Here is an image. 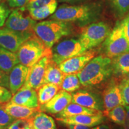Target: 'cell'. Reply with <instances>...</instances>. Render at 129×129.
Listing matches in <instances>:
<instances>
[{
    "label": "cell",
    "mask_w": 129,
    "mask_h": 129,
    "mask_svg": "<svg viewBox=\"0 0 129 129\" xmlns=\"http://www.w3.org/2000/svg\"><path fill=\"white\" fill-rule=\"evenodd\" d=\"M0 85L9 88V75L1 69H0Z\"/></svg>",
    "instance_id": "d590c367"
},
{
    "label": "cell",
    "mask_w": 129,
    "mask_h": 129,
    "mask_svg": "<svg viewBox=\"0 0 129 129\" xmlns=\"http://www.w3.org/2000/svg\"><path fill=\"white\" fill-rule=\"evenodd\" d=\"M105 55L113 59L129 51V41L125 35L122 21L118 22L104 43Z\"/></svg>",
    "instance_id": "5b68a950"
},
{
    "label": "cell",
    "mask_w": 129,
    "mask_h": 129,
    "mask_svg": "<svg viewBox=\"0 0 129 129\" xmlns=\"http://www.w3.org/2000/svg\"><path fill=\"white\" fill-rule=\"evenodd\" d=\"M72 102L88 108L104 111L103 99L98 94L86 90H79L72 93Z\"/></svg>",
    "instance_id": "7c38bea8"
},
{
    "label": "cell",
    "mask_w": 129,
    "mask_h": 129,
    "mask_svg": "<svg viewBox=\"0 0 129 129\" xmlns=\"http://www.w3.org/2000/svg\"><path fill=\"white\" fill-rule=\"evenodd\" d=\"M101 112H102L101 111L96 110V109L84 107V106H81L78 104L71 102L63 110H62L60 112H59V114L56 115V118H67L75 115H82V114L96 115V114H98Z\"/></svg>",
    "instance_id": "d6986e66"
},
{
    "label": "cell",
    "mask_w": 129,
    "mask_h": 129,
    "mask_svg": "<svg viewBox=\"0 0 129 129\" xmlns=\"http://www.w3.org/2000/svg\"><path fill=\"white\" fill-rule=\"evenodd\" d=\"M68 129H91V127L80 124H65Z\"/></svg>",
    "instance_id": "f35d334b"
},
{
    "label": "cell",
    "mask_w": 129,
    "mask_h": 129,
    "mask_svg": "<svg viewBox=\"0 0 129 129\" xmlns=\"http://www.w3.org/2000/svg\"><path fill=\"white\" fill-rule=\"evenodd\" d=\"M121 88L122 96L125 105H129V85L128 84H120Z\"/></svg>",
    "instance_id": "e575fe53"
},
{
    "label": "cell",
    "mask_w": 129,
    "mask_h": 129,
    "mask_svg": "<svg viewBox=\"0 0 129 129\" xmlns=\"http://www.w3.org/2000/svg\"><path fill=\"white\" fill-rule=\"evenodd\" d=\"M29 69L22 64H17L9 73V89L13 95L25 84Z\"/></svg>",
    "instance_id": "e0dca14e"
},
{
    "label": "cell",
    "mask_w": 129,
    "mask_h": 129,
    "mask_svg": "<svg viewBox=\"0 0 129 129\" xmlns=\"http://www.w3.org/2000/svg\"><path fill=\"white\" fill-rule=\"evenodd\" d=\"M56 120L64 124H80L93 127L102 123L105 120L103 112L96 115L82 114L67 118H60Z\"/></svg>",
    "instance_id": "2e32d148"
},
{
    "label": "cell",
    "mask_w": 129,
    "mask_h": 129,
    "mask_svg": "<svg viewBox=\"0 0 129 129\" xmlns=\"http://www.w3.org/2000/svg\"><path fill=\"white\" fill-rule=\"evenodd\" d=\"M4 109L9 115L15 119L32 118L38 112H40L38 108H29L9 101L4 104Z\"/></svg>",
    "instance_id": "ac0fdd59"
},
{
    "label": "cell",
    "mask_w": 129,
    "mask_h": 129,
    "mask_svg": "<svg viewBox=\"0 0 129 129\" xmlns=\"http://www.w3.org/2000/svg\"><path fill=\"white\" fill-rule=\"evenodd\" d=\"M81 83L77 74H65L63 78L60 88L69 93H74L81 87Z\"/></svg>",
    "instance_id": "4316f807"
},
{
    "label": "cell",
    "mask_w": 129,
    "mask_h": 129,
    "mask_svg": "<svg viewBox=\"0 0 129 129\" xmlns=\"http://www.w3.org/2000/svg\"><path fill=\"white\" fill-rule=\"evenodd\" d=\"M102 10V5L100 3L72 6L63 4L56 9L49 19L85 26L96 22Z\"/></svg>",
    "instance_id": "6da1fadb"
},
{
    "label": "cell",
    "mask_w": 129,
    "mask_h": 129,
    "mask_svg": "<svg viewBox=\"0 0 129 129\" xmlns=\"http://www.w3.org/2000/svg\"><path fill=\"white\" fill-rule=\"evenodd\" d=\"M19 63L29 68L46 56H52V51L34 34L21 45L17 51Z\"/></svg>",
    "instance_id": "277c9868"
},
{
    "label": "cell",
    "mask_w": 129,
    "mask_h": 129,
    "mask_svg": "<svg viewBox=\"0 0 129 129\" xmlns=\"http://www.w3.org/2000/svg\"><path fill=\"white\" fill-rule=\"evenodd\" d=\"M125 108L126 111V116L122 127L124 129H129V105H125Z\"/></svg>",
    "instance_id": "74e56055"
},
{
    "label": "cell",
    "mask_w": 129,
    "mask_h": 129,
    "mask_svg": "<svg viewBox=\"0 0 129 129\" xmlns=\"http://www.w3.org/2000/svg\"><path fill=\"white\" fill-rule=\"evenodd\" d=\"M6 129H33L32 118L15 120Z\"/></svg>",
    "instance_id": "f546056e"
},
{
    "label": "cell",
    "mask_w": 129,
    "mask_h": 129,
    "mask_svg": "<svg viewBox=\"0 0 129 129\" xmlns=\"http://www.w3.org/2000/svg\"><path fill=\"white\" fill-rule=\"evenodd\" d=\"M122 26H123L124 30L125 35H126L127 40L129 41V13L127 14L123 20H122Z\"/></svg>",
    "instance_id": "8d00e7d4"
},
{
    "label": "cell",
    "mask_w": 129,
    "mask_h": 129,
    "mask_svg": "<svg viewBox=\"0 0 129 129\" xmlns=\"http://www.w3.org/2000/svg\"><path fill=\"white\" fill-rule=\"evenodd\" d=\"M34 32H17L0 28V47L16 53L21 45L34 34Z\"/></svg>",
    "instance_id": "9c48e42d"
},
{
    "label": "cell",
    "mask_w": 129,
    "mask_h": 129,
    "mask_svg": "<svg viewBox=\"0 0 129 129\" xmlns=\"http://www.w3.org/2000/svg\"><path fill=\"white\" fill-rule=\"evenodd\" d=\"M113 72L121 75L129 72V51L120 54L112 59Z\"/></svg>",
    "instance_id": "d4e9b609"
},
{
    "label": "cell",
    "mask_w": 129,
    "mask_h": 129,
    "mask_svg": "<svg viewBox=\"0 0 129 129\" xmlns=\"http://www.w3.org/2000/svg\"><path fill=\"white\" fill-rule=\"evenodd\" d=\"M4 104H0V128L3 129L7 128L16 120L6 112L4 109Z\"/></svg>",
    "instance_id": "f1b7e54d"
},
{
    "label": "cell",
    "mask_w": 129,
    "mask_h": 129,
    "mask_svg": "<svg viewBox=\"0 0 129 129\" xmlns=\"http://www.w3.org/2000/svg\"><path fill=\"white\" fill-rule=\"evenodd\" d=\"M10 102L29 108H38L40 106L37 90L25 86L22 87L13 95Z\"/></svg>",
    "instance_id": "9a60e30c"
},
{
    "label": "cell",
    "mask_w": 129,
    "mask_h": 129,
    "mask_svg": "<svg viewBox=\"0 0 129 129\" xmlns=\"http://www.w3.org/2000/svg\"><path fill=\"white\" fill-rule=\"evenodd\" d=\"M25 7L14 9L11 11L5 23L6 28L17 32H34L36 20L26 14Z\"/></svg>",
    "instance_id": "ba28073f"
},
{
    "label": "cell",
    "mask_w": 129,
    "mask_h": 129,
    "mask_svg": "<svg viewBox=\"0 0 129 129\" xmlns=\"http://www.w3.org/2000/svg\"><path fill=\"white\" fill-rule=\"evenodd\" d=\"M32 124L33 129H57L54 119L41 111L32 118Z\"/></svg>",
    "instance_id": "603a6c76"
},
{
    "label": "cell",
    "mask_w": 129,
    "mask_h": 129,
    "mask_svg": "<svg viewBox=\"0 0 129 129\" xmlns=\"http://www.w3.org/2000/svg\"><path fill=\"white\" fill-rule=\"evenodd\" d=\"M64 75V74L59 68V65L51 59L47 67L43 84H53L60 87Z\"/></svg>",
    "instance_id": "ffe728a7"
},
{
    "label": "cell",
    "mask_w": 129,
    "mask_h": 129,
    "mask_svg": "<svg viewBox=\"0 0 129 129\" xmlns=\"http://www.w3.org/2000/svg\"><path fill=\"white\" fill-rule=\"evenodd\" d=\"M113 72L112 59L104 54L93 57L77 74L83 86H93L104 82Z\"/></svg>",
    "instance_id": "7a4b0ae2"
},
{
    "label": "cell",
    "mask_w": 129,
    "mask_h": 129,
    "mask_svg": "<svg viewBox=\"0 0 129 129\" xmlns=\"http://www.w3.org/2000/svg\"><path fill=\"white\" fill-rule=\"evenodd\" d=\"M111 30V27L105 22H93L83 28L80 40L88 50L103 43Z\"/></svg>",
    "instance_id": "8992f818"
},
{
    "label": "cell",
    "mask_w": 129,
    "mask_h": 129,
    "mask_svg": "<svg viewBox=\"0 0 129 129\" xmlns=\"http://www.w3.org/2000/svg\"><path fill=\"white\" fill-rule=\"evenodd\" d=\"M96 52L87 50L75 57L69 58L59 64V68L65 74H77L84 67L95 57Z\"/></svg>",
    "instance_id": "8fae6325"
},
{
    "label": "cell",
    "mask_w": 129,
    "mask_h": 129,
    "mask_svg": "<svg viewBox=\"0 0 129 129\" xmlns=\"http://www.w3.org/2000/svg\"><path fill=\"white\" fill-rule=\"evenodd\" d=\"M10 13L11 10L7 6L0 8V28L4 26Z\"/></svg>",
    "instance_id": "d6a6232c"
},
{
    "label": "cell",
    "mask_w": 129,
    "mask_h": 129,
    "mask_svg": "<svg viewBox=\"0 0 129 129\" xmlns=\"http://www.w3.org/2000/svg\"><path fill=\"white\" fill-rule=\"evenodd\" d=\"M57 7V1L43 6L38 9H30L28 10L30 17L35 20H41L47 18L56 12Z\"/></svg>",
    "instance_id": "cb8c5ba5"
},
{
    "label": "cell",
    "mask_w": 129,
    "mask_h": 129,
    "mask_svg": "<svg viewBox=\"0 0 129 129\" xmlns=\"http://www.w3.org/2000/svg\"><path fill=\"white\" fill-rule=\"evenodd\" d=\"M11 8L17 9L25 6L29 1V0H4Z\"/></svg>",
    "instance_id": "836d02e7"
},
{
    "label": "cell",
    "mask_w": 129,
    "mask_h": 129,
    "mask_svg": "<svg viewBox=\"0 0 129 129\" xmlns=\"http://www.w3.org/2000/svg\"><path fill=\"white\" fill-rule=\"evenodd\" d=\"M109 2L114 13L119 17L129 12V0H109Z\"/></svg>",
    "instance_id": "83f0119b"
},
{
    "label": "cell",
    "mask_w": 129,
    "mask_h": 129,
    "mask_svg": "<svg viewBox=\"0 0 129 129\" xmlns=\"http://www.w3.org/2000/svg\"><path fill=\"white\" fill-rule=\"evenodd\" d=\"M72 94L61 89L50 101L40 106L41 112L57 114L72 102Z\"/></svg>",
    "instance_id": "4fadbf2b"
},
{
    "label": "cell",
    "mask_w": 129,
    "mask_h": 129,
    "mask_svg": "<svg viewBox=\"0 0 129 129\" xmlns=\"http://www.w3.org/2000/svg\"><path fill=\"white\" fill-rule=\"evenodd\" d=\"M71 24L50 19L37 23L34 28V31L47 47L51 48L61 38L71 34Z\"/></svg>",
    "instance_id": "3957f363"
},
{
    "label": "cell",
    "mask_w": 129,
    "mask_h": 129,
    "mask_svg": "<svg viewBox=\"0 0 129 129\" xmlns=\"http://www.w3.org/2000/svg\"><path fill=\"white\" fill-rule=\"evenodd\" d=\"M90 0H59L60 3H66L68 4H78V3H83Z\"/></svg>",
    "instance_id": "ab89813d"
},
{
    "label": "cell",
    "mask_w": 129,
    "mask_h": 129,
    "mask_svg": "<svg viewBox=\"0 0 129 129\" xmlns=\"http://www.w3.org/2000/svg\"><path fill=\"white\" fill-rule=\"evenodd\" d=\"M104 111H107L118 105L125 106L120 84L112 83L104 90L102 94Z\"/></svg>",
    "instance_id": "5bb4252c"
},
{
    "label": "cell",
    "mask_w": 129,
    "mask_h": 129,
    "mask_svg": "<svg viewBox=\"0 0 129 129\" xmlns=\"http://www.w3.org/2000/svg\"><path fill=\"white\" fill-rule=\"evenodd\" d=\"M0 129H3V128H0Z\"/></svg>",
    "instance_id": "ee69618b"
},
{
    "label": "cell",
    "mask_w": 129,
    "mask_h": 129,
    "mask_svg": "<svg viewBox=\"0 0 129 129\" xmlns=\"http://www.w3.org/2000/svg\"><path fill=\"white\" fill-rule=\"evenodd\" d=\"M13 96L10 90L0 85V104H4L10 101Z\"/></svg>",
    "instance_id": "1f68e13d"
},
{
    "label": "cell",
    "mask_w": 129,
    "mask_h": 129,
    "mask_svg": "<svg viewBox=\"0 0 129 129\" xmlns=\"http://www.w3.org/2000/svg\"><path fill=\"white\" fill-rule=\"evenodd\" d=\"M51 59L59 65L64 60L83 54L87 50L80 38H70L59 42L51 49Z\"/></svg>",
    "instance_id": "52a82bcc"
},
{
    "label": "cell",
    "mask_w": 129,
    "mask_h": 129,
    "mask_svg": "<svg viewBox=\"0 0 129 129\" xmlns=\"http://www.w3.org/2000/svg\"><path fill=\"white\" fill-rule=\"evenodd\" d=\"M61 90L60 86L53 84H44L37 90L38 100L40 106L50 101Z\"/></svg>",
    "instance_id": "7402d4cb"
},
{
    "label": "cell",
    "mask_w": 129,
    "mask_h": 129,
    "mask_svg": "<svg viewBox=\"0 0 129 129\" xmlns=\"http://www.w3.org/2000/svg\"><path fill=\"white\" fill-rule=\"evenodd\" d=\"M91 129H111L109 125L108 124H101L96 126L93 127Z\"/></svg>",
    "instance_id": "60d3db41"
},
{
    "label": "cell",
    "mask_w": 129,
    "mask_h": 129,
    "mask_svg": "<svg viewBox=\"0 0 129 129\" xmlns=\"http://www.w3.org/2000/svg\"><path fill=\"white\" fill-rule=\"evenodd\" d=\"M19 63L16 53L0 47V69L9 74L12 69Z\"/></svg>",
    "instance_id": "44dd1931"
},
{
    "label": "cell",
    "mask_w": 129,
    "mask_h": 129,
    "mask_svg": "<svg viewBox=\"0 0 129 129\" xmlns=\"http://www.w3.org/2000/svg\"><path fill=\"white\" fill-rule=\"evenodd\" d=\"M122 84H128L129 85V72L127 74L124 75L123 79H122L121 83Z\"/></svg>",
    "instance_id": "b9f144b4"
},
{
    "label": "cell",
    "mask_w": 129,
    "mask_h": 129,
    "mask_svg": "<svg viewBox=\"0 0 129 129\" xmlns=\"http://www.w3.org/2000/svg\"><path fill=\"white\" fill-rule=\"evenodd\" d=\"M6 2H5L4 0H0V8L4 7V6H6Z\"/></svg>",
    "instance_id": "7bdbcfd3"
},
{
    "label": "cell",
    "mask_w": 129,
    "mask_h": 129,
    "mask_svg": "<svg viewBox=\"0 0 129 129\" xmlns=\"http://www.w3.org/2000/svg\"><path fill=\"white\" fill-rule=\"evenodd\" d=\"M52 56H46L30 67L26 80L23 86L37 90L43 84L47 67L51 60Z\"/></svg>",
    "instance_id": "30bf717a"
},
{
    "label": "cell",
    "mask_w": 129,
    "mask_h": 129,
    "mask_svg": "<svg viewBox=\"0 0 129 129\" xmlns=\"http://www.w3.org/2000/svg\"><path fill=\"white\" fill-rule=\"evenodd\" d=\"M104 115L106 116L114 123L118 125H123L124 123L126 111L125 106L118 105L107 111H104Z\"/></svg>",
    "instance_id": "484cf974"
},
{
    "label": "cell",
    "mask_w": 129,
    "mask_h": 129,
    "mask_svg": "<svg viewBox=\"0 0 129 129\" xmlns=\"http://www.w3.org/2000/svg\"><path fill=\"white\" fill-rule=\"evenodd\" d=\"M54 1H56V0H29L28 3L24 7L27 10H29L30 9H38Z\"/></svg>",
    "instance_id": "4dcf8cb0"
}]
</instances>
